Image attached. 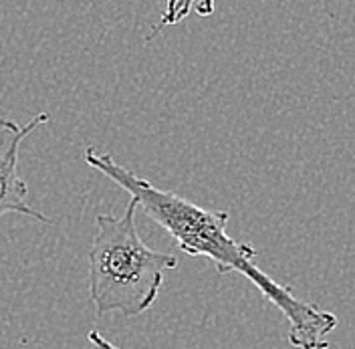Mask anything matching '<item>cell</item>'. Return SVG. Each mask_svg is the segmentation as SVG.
<instances>
[{
    "instance_id": "6da1fadb",
    "label": "cell",
    "mask_w": 355,
    "mask_h": 349,
    "mask_svg": "<svg viewBox=\"0 0 355 349\" xmlns=\"http://www.w3.org/2000/svg\"><path fill=\"white\" fill-rule=\"evenodd\" d=\"M85 162L97 172L123 188L146 216L162 226L178 248L190 257H206L216 264L218 273H239L254 284L288 321V343L297 349H329V333L337 327V317L315 303L301 301L287 287L270 279L257 266V250L250 244L234 240L226 226L230 214L224 210H208L198 204L159 190L148 180L119 166L110 153L95 146L85 150Z\"/></svg>"
},
{
    "instance_id": "7a4b0ae2",
    "label": "cell",
    "mask_w": 355,
    "mask_h": 349,
    "mask_svg": "<svg viewBox=\"0 0 355 349\" xmlns=\"http://www.w3.org/2000/svg\"><path fill=\"white\" fill-rule=\"evenodd\" d=\"M137 202L130 200L121 216L97 214V232L89 250V299L97 317L121 313L137 317L154 305L166 271L178 259L150 248L135 226Z\"/></svg>"
},
{
    "instance_id": "3957f363",
    "label": "cell",
    "mask_w": 355,
    "mask_h": 349,
    "mask_svg": "<svg viewBox=\"0 0 355 349\" xmlns=\"http://www.w3.org/2000/svg\"><path fill=\"white\" fill-rule=\"evenodd\" d=\"M51 117L49 113H39L28 124L19 126L17 121L0 117V219L4 214H22L33 220L49 224L51 220L43 212L26 204L28 186L19 176V148L21 144Z\"/></svg>"
},
{
    "instance_id": "277c9868",
    "label": "cell",
    "mask_w": 355,
    "mask_h": 349,
    "mask_svg": "<svg viewBox=\"0 0 355 349\" xmlns=\"http://www.w3.org/2000/svg\"><path fill=\"white\" fill-rule=\"evenodd\" d=\"M192 10L198 12L200 17H210L214 12V0H166V10L146 41H152L164 26H174L184 21Z\"/></svg>"
},
{
    "instance_id": "5b68a950",
    "label": "cell",
    "mask_w": 355,
    "mask_h": 349,
    "mask_svg": "<svg viewBox=\"0 0 355 349\" xmlns=\"http://www.w3.org/2000/svg\"><path fill=\"white\" fill-rule=\"evenodd\" d=\"M87 339L91 341V346H93V349H121V348H115L113 343H110L99 331H95V329H91L87 333Z\"/></svg>"
}]
</instances>
